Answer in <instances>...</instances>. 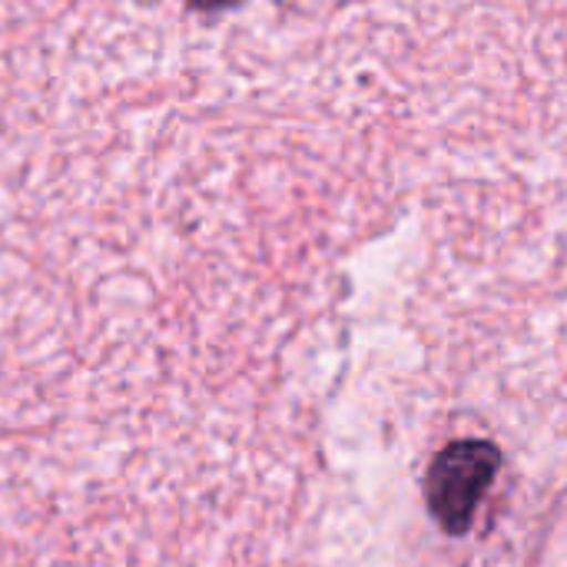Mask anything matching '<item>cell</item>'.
<instances>
[{"label": "cell", "mask_w": 567, "mask_h": 567, "mask_svg": "<svg viewBox=\"0 0 567 567\" xmlns=\"http://www.w3.org/2000/svg\"><path fill=\"white\" fill-rule=\"evenodd\" d=\"M498 468H502V452L485 439L452 442L432 458L425 475V502L435 525L445 535L462 538L472 528L475 512L485 492L492 488Z\"/></svg>", "instance_id": "cell-1"}, {"label": "cell", "mask_w": 567, "mask_h": 567, "mask_svg": "<svg viewBox=\"0 0 567 567\" xmlns=\"http://www.w3.org/2000/svg\"><path fill=\"white\" fill-rule=\"evenodd\" d=\"M246 0H183L186 10L193 13H203V17H219V13H229L236 7H243Z\"/></svg>", "instance_id": "cell-2"}]
</instances>
